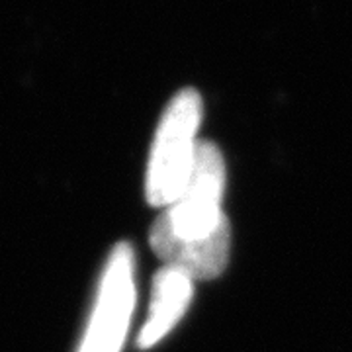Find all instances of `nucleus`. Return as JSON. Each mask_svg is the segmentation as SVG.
Masks as SVG:
<instances>
[{"instance_id":"obj_4","label":"nucleus","mask_w":352,"mask_h":352,"mask_svg":"<svg viewBox=\"0 0 352 352\" xmlns=\"http://www.w3.org/2000/svg\"><path fill=\"white\" fill-rule=\"evenodd\" d=\"M194 296V280L182 270L163 266L153 280L151 309L139 333V349H151L163 340L186 314Z\"/></svg>"},{"instance_id":"obj_1","label":"nucleus","mask_w":352,"mask_h":352,"mask_svg":"<svg viewBox=\"0 0 352 352\" xmlns=\"http://www.w3.org/2000/svg\"><path fill=\"white\" fill-rule=\"evenodd\" d=\"M226 161L212 141H200L188 182L151 227V235L184 243L210 241L231 235L223 212Z\"/></svg>"},{"instance_id":"obj_2","label":"nucleus","mask_w":352,"mask_h":352,"mask_svg":"<svg viewBox=\"0 0 352 352\" xmlns=\"http://www.w3.org/2000/svg\"><path fill=\"white\" fill-rule=\"evenodd\" d=\"M204 116L201 96L184 88L168 102L153 141L145 194L155 208H168L188 182L198 151V129Z\"/></svg>"},{"instance_id":"obj_3","label":"nucleus","mask_w":352,"mask_h":352,"mask_svg":"<svg viewBox=\"0 0 352 352\" xmlns=\"http://www.w3.org/2000/svg\"><path fill=\"white\" fill-rule=\"evenodd\" d=\"M135 307V256L127 243L113 247L78 352H122Z\"/></svg>"}]
</instances>
